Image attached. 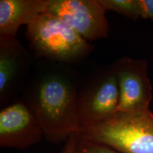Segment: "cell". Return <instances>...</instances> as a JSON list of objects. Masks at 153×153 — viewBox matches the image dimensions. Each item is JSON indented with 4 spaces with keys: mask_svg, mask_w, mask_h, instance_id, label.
Returning <instances> with one entry per match:
<instances>
[{
    "mask_svg": "<svg viewBox=\"0 0 153 153\" xmlns=\"http://www.w3.org/2000/svg\"><path fill=\"white\" fill-rule=\"evenodd\" d=\"M82 79L70 65L48 61L30 74L22 100L33 112L49 142H66L72 134L81 132L77 94Z\"/></svg>",
    "mask_w": 153,
    "mask_h": 153,
    "instance_id": "6da1fadb",
    "label": "cell"
},
{
    "mask_svg": "<svg viewBox=\"0 0 153 153\" xmlns=\"http://www.w3.org/2000/svg\"><path fill=\"white\" fill-rule=\"evenodd\" d=\"M26 36L36 58L68 65L89 56L94 46L55 15L42 13L26 26Z\"/></svg>",
    "mask_w": 153,
    "mask_h": 153,
    "instance_id": "7a4b0ae2",
    "label": "cell"
},
{
    "mask_svg": "<svg viewBox=\"0 0 153 153\" xmlns=\"http://www.w3.org/2000/svg\"><path fill=\"white\" fill-rule=\"evenodd\" d=\"M80 135L123 153H153V114L150 110L118 113L104 123L82 129Z\"/></svg>",
    "mask_w": 153,
    "mask_h": 153,
    "instance_id": "3957f363",
    "label": "cell"
},
{
    "mask_svg": "<svg viewBox=\"0 0 153 153\" xmlns=\"http://www.w3.org/2000/svg\"><path fill=\"white\" fill-rule=\"evenodd\" d=\"M119 89L114 67H101L83 78L77 94L81 131L102 123L118 114Z\"/></svg>",
    "mask_w": 153,
    "mask_h": 153,
    "instance_id": "277c9868",
    "label": "cell"
},
{
    "mask_svg": "<svg viewBox=\"0 0 153 153\" xmlns=\"http://www.w3.org/2000/svg\"><path fill=\"white\" fill-rule=\"evenodd\" d=\"M45 12L58 17L89 42L109 33L106 11L99 0H47Z\"/></svg>",
    "mask_w": 153,
    "mask_h": 153,
    "instance_id": "5b68a950",
    "label": "cell"
},
{
    "mask_svg": "<svg viewBox=\"0 0 153 153\" xmlns=\"http://www.w3.org/2000/svg\"><path fill=\"white\" fill-rule=\"evenodd\" d=\"M119 89L118 113L150 110L152 88L148 76V64L143 59L126 56L112 63Z\"/></svg>",
    "mask_w": 153,
    "mask_h": 153,
    "instance_id": "8992f818",
    "label": "cell"
},
{
    "mask_svg": "<svg viewBox=\"0 0 153 153\" xmlns=\"http://www.w3.org/2000/svg\"><path fill=\"white\" fill-rule=\"evenodd\" d=\"M31 57L16 37L0 36V106L16 101L31 71Z\"/></svg>",
    "mask_w": 153,
    "mask_h": 153,
    "instance_id": "52a82bcc",
    "label": "cell"
},
{
    "mask_svg": "<svg viewBox=\"0 0 153 153\" xmlns=\"http://www.w3.org/2000/svg\"><path fill=\"white\" fill-rule=\"evenodd\" d=\"M43 132L33 112L23 100L0 111V147L25 150L41 140Z\"/></svg>",
    "mask_w": 153,
    "mask_h": 153,
    "instance_id": "ba28073f",
    "label": "cell"
},
{
    "mask_svg": "<svg viewBox=\"0 0 153 153\" xmlns=\"http://www.w3.org/2000/svg\"><path fill=\"white\" fill-rule=\"evenodd\" d=\"M46 4L47 0H0V36L16 37L21 26L45 12Z\"/></svg>",
    "mask_w": 153,
    "mask_h": 153,
    "instance_id": "9c48e42d",
    "label": "cell"
},
{
    "mask_svg": "<svg viewBox=\"0 0 153 153\" xmlns=\"http://www.w3.org/2000/svg\"><path fill=\"white\" fill-rule=\"evenodd\" d=\"M105 10L113 11L133 20L142 19L140 0H99Z\"/></svg>",
    "mask_w": 153,
    "mask_h": 153,
    "instance_id": "30bf717a",
    "label": "cell"
},
{
    "mask_svg": "<svg viewBox=\"0 0 153 153\" xmlns=\"http://www.w3.org/2000/svg\"><path fill=\"white\" fill-rule=\"evenodd\" d=\"M76 153H123L116 150V149L102 144V143L95 142L86 137L82 136L79 134L76 146Z\"/></svg>",
    "mask_w": 153,
    "mask_h": 153,
    "instance_id": "8fae6325",
    "label": "cell"
},
{
    "mask_svg": "<svg viewBox=\"0 0 153 153\" xmlns=\"http://www.w3.org/2000/svg\"><path fill=\"white\" fill-rule=\"evenodd\" d=\"M142 19L153 21V0H140Z\"/></svg>",
    "mask_w": 153,
    "mask_h": 153,
    "instance_id": "7c38bea8",
    "label": "cell"
},
{
    "mask_svg": "<svg viewBox=\"0 0 153 153\" xmlns=\"http://www.w3.org/2000/svg\"><path fill=\"white\" fill-rule=\"evenodd\" d=\"M80 133H74L68 139L61 153H76Z\"/></svg>",
    "mask_w": 153,
    "mask_h": 153,
    "instance_id": "4fadbf2b",
    "label": "cell"
}]
</instances>
